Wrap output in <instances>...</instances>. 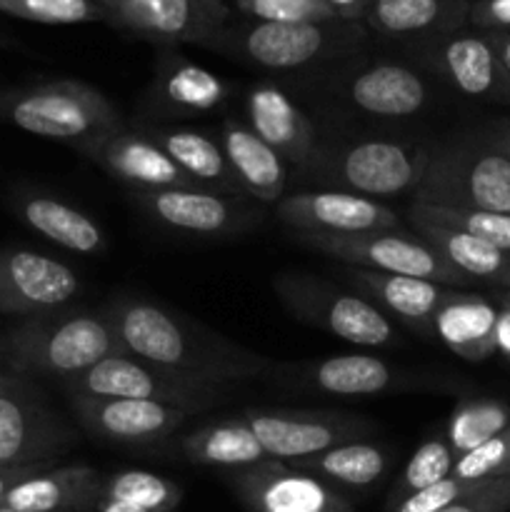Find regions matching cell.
Instances as JSON below:
<instances>
[{"label": "cell", "instance_id": "cell-30", "mask_svg": "<svg viewBox=\"0 0 510 512\" xmlns=\"http://www.w3.org/2000/svg\"><path fill=\"white\" fill-rule=\"evenodd\" d=\"M150 135L200 188L215 190V193H238L240 190L238 180L230 173L220 140L188 128L153 130Z\"/></svg>", "mask_w": 510, "mask_h": 512}, {"label": "cell", "instance_id": "cell-22", "mask_svg": "<svg viewBox=\"0 0 510 512\" xmlns=\"http://www.w3.org/2000/svg\"><path fill=\"white\" fill-rule=\"evenodd\" d=\"M248 128L285 163L308 165L315 155V128L300 105L273 83H260L245 95Z\"/></svg>", "mask_w": 510, "mask_h": 512}, {"label": "cell", "instance_id": "cell-13", "mask_svg": "<svg viewBox=\"0 0 510 512\" xmlns=\"http://www.w3.org/2000/svg\"><path fill=\"white\" fill-rule=\"evenodd\" d=\"M233 18L228 0H115L108 23L160 45L210 48Z\"/></svg>", "mask_w": 510, "mask_h": 512}, {"label": "cell", "instance_id": "cell-3", "mask_svg": "<svg viewBox=\"0 0 510 512\" xmlns=\"http://www.w3.org/2000/svg\"><path fill=\"white\" fill-rule=\"evenodd\" d=\"M0 115L25 133L65 143L83 155L125 125L98 88L70 78L3 93Z\"/></svg>", "mask_w": 510, "mask_h": 512}, {"label": "cell", "instance_id": "cell-7", "mask_svg": "<svg viewBox=\"0 0 510 512\" xmlns=\"http://www.w3.org/2000/svg\"><path fill=\"white\" fill-rule=\"evenodd\" d=\"M273 288L295 318L325 330L333 338L363 348L398 343V333L388 315L358 290H345L313 275H280Z\"/></svg>", "mask_w": 510, "mask_h": 512}, {"label": "cell", "instance_id": "cell-27", "mask_svg": "<svg viewBox=\"0 0 510 512\" xmlns=\"http://www.w3.org/2000/svg\"><path fill=\"white\" fill-rule=\"evenodd\" d=\"M300 383L335 398H365L383 395L400 383L398 368L368 353L330 355L305 365Z\"/></svg>", "mask_w": 510, "mask_h": 512}, {"label": "cell", "instance_id": "cell-39", "mask_svg": "<svg viewBox=\"0 0 510 512\" xmlns=\"http://www.w3.org/2000/svg\"><path fill=\"white\" fill-rule=\"evenodd\" d=\"M230 10L258 23H333L340 20L323 0H228Z\"/></svg>", "mask_w": 510, "mask_h": 512}, {"label": "cell", "instance_id": "cell-38", "mask_svg": "<svg viewBox=\"0 0 510 512\" xmlns=\"http://www.w3.org/2000/svg\"><path fill=\"white\" fill-rule=\"evenodd\" d=\"M453 465H455V453L450 450L445 435L425 440V443L410 455L408 463H405L403 473H400L398 483H395L393 493H390L388 508L390 505L400 503V500H405L408 495L420 493V490L450 478Z\"/></svg>", "mask_w": 510, "mask_h": 512}, {"label": "cell", "instance_id": "cell-41", "mask_svg": "<svg viewBox=\"0 0 510 512\" xmlns=\"http://www.w3.org/2000/svg\"><path fill=\"white\" fill-rule=\"evenodd\" d=\"M485 483L488 480H458L450 475V478L440 480V483L430 485V488L408 495L400 503L390 505L388 512H438L448 508V505L458 503V500H463L465 495L480 490Z\"/></svg>", "mask_w": 510, "mask_h": 512}, {"label": "cell", "instance_id": "cell-52", "mask_svg": "<svg viewBox=\"0 0 510 512\" xmlns=\"http://www.w3.org/2000/svg\"><path fill=\"white\" fill-rule=\"evenodd\" d=\"M98 3H103V5H105V8H110V5H113V3H115V0H98Z\"/></svg>", "mask_w": 510, "mask_h": 512}, {"label": "cell", "instance_id": "cell-25", "mask_svg": "<svg viewBox=\"0 0 510 512\" xmlns=\"http://www.w3.org/2000/svg\"><path fill=\"white\" fill-rule=\"evenodd\" d=\"M218 140L240 190L260 203H278L283 198L285 183H288L285 160L268 143H263L248 125L238 120H225Z\"/></svg>", "mask_w": 510, "mask_h": 512}, {"label": "cell", "instance_id": "cell-12", "mask_svg": "<svg viewBox=\"0 0 510 512\" xmlns=\"http://www.w3.org/2000/svg\"><path fill=\"white\" fill-rule=\"evenodd\" d=\"M420 63L440 75L450 88L473 100L510 105V73L493 40L470 25L415 48Z\"/></svg>", "mask_w": 510, "mask_h": 512}, {"label": "cell", "instance_id": "cell-32", "mask_svg": "<svg viewBox=\"0 0 510 512\" xmlns=\"http://www.w3.org/2000/svg\"><path fill=\"white\" fill-rule=\"evenodd\" d=\"M155 90L165 105L185 113H210L228 98V85L218 73L175 53L160 58L155 68Z\"/></svg>", "mask_w": 510, "mask_h": 512}, {"label": "cell", "instance_id": "cell-11", "mask_svg": "<svg viewBox=\"0 0 510 512\" xmlns=\"http://www.w3.org/2000/svg\"><path fill=\"white\" fill-rule=\"evenodd\" d=\"M240 418L253 430L265 455L280 463H293L335 445L363 440L375 430L373 423L360 415L333 410H245Z\"/></svg>", "mask_w": 510, "mask_h": 512}, {"label": "cell", "instance_id": "cell-5", "mask_svg": "<svg viewBox=\"0 0 510 512\" xmlns=\"http://www.w3.org/2000/svg\"><path fill=\"white\" fill-rule=\"evenodd\" d=\"M430 153L408 140H355L338 148L315 150L308 165L320 183L330 190L363 195V198H395L420 188Z\"/></svg>", "mask_w": 510, "mask_h": 512}, {"label": "cell", "instance_id": "cell-44", "mask_svg": "<svg viewBox=\"0 0 510 512\" xmlns=\"http://www.w3.org/2000/svg\"><path fill=\"white\" fill-rule=\"evenodd\" d=\"M340 20H353V23H363L365 13L370 8V0H323Z\"/></svg>", "mask_w": 510, "mask_h": 512}, {"label": "cell", "instance_id": "cell-45", "mask_svg": "<svg viewBox=\"0 0 510 512\" xmlns=\"http://www.w3.org/2000/svg\"><path fill=\"white\" fill-rule=\"evenodd\" d=\"M480 138L485 140V143L495 145V148H500L503 153L510 155V118L508 120H498V123L488 125V128L483 130V135Z\"/></svg>", "mask_w": 510, "mask_h": 512}, {"label": "cell", "instance_id": "cell-10", "mask_svg": "<svg viewBox=\"0 0 510 512\" xmlns=\"http://www.w3.org/2000/svg\"><path fill=\"white\" fill-rule=\"evenodd\" d=\"M295 240L310 250L338 258L353 268L378 270L390 275L433 280L440 285H463L468 280L455 273L423 238L403 230H373L358 235H325V233H293Z\"/></svg>", "mask_w": 510, "mask_h": 512}, {"label": "cell", "instance_id": "cell-50", "mask_svg": "<svg viewBox=\"0 0 510 512\" xmlns=\"http://www.w3.org/2000/svg\"><path fill=\"white\" fill-rule=\"evenodd\" d=\"M498 305H500V308H508L510 310V290H505V293L498 295Z\"/></svg>", "mask_w": 510, "mask_h": 512}, {"label": "cell", "instance_id": "cell-9", "mask_svg": "<svg viewBox=\"0 0 510 512\" xmlns=\"http://www.w3.org/2000/svg\"><path fill=\"white\" fill-rule=\"evenodd\" d=\"M70 443V428L25 375H0V470L43 468Z\"/></svg>", "mask_w": 510, "mask_h": 512}, {"label": "cell", "instance_id": "cell-40", "mask_svg": "<svg viewBox=\"0 0 510 512\" xmlns=\"http://www.w3.org/2000/svg\"><path fill=\"white\" fill-rule=\"evenodd\" d=\"M450 475L458 480L510 478V428H505L503 433L478 445L470 453L460 455Z\"/></svg>", "mask_w": 510, "mask_h": 512}, {"label": "cell", "instance_id": "cell-29", "mask_svg": "<svg viewBox=\"0 0 510 512\" xmlns=\"http://www.w3.org/2000/svg\"><path fill=\"white\" fill-rule=\"evenodd\" d=\"M20 218L35 233L48 238L50 243L60 245V248L70 250V253L98 255L108 245L103 228L90 215L58 198L33 195V198L23 200L20 203Z\"/></svg>", "mask_w": 510, "mask_h": 512}, {"label": "cell", "instance_id": "cell-23", "mask_svg": "<svg viewBox=\"0 0 510 512\" xmlns=\"http://www.w3.org/2000/svg\"><path fill=\"white\" fill-rule=\"evenodd\" d=\"M345 278L360 295L378 305L385 315L403 320L405 325L423 335H433L435 313L453 293L450 288L433 283V280L378 273V270L353 268V265L345 270Z\"/></svg>", "mask_w": 510, "mask_h": 512}, {"label": "cell", "instance_id": "cell-46", "mask_svg": "<svg viewBox=\"0 0 510 512\" xmlns=\"http://www.w3.org/2000/svg\"><path fill=\"white\" fill-rule=\"evenodd\" d=\"M495 353H500L503 358L510 360V310L508 308H500L498 323H495Z\"/></svg>", "mask_w": 510, "mask_h": 512}, {"label": "cell", "instance_id": "cell-36", "mask_svg": "<svg viewBox=\"0 0 510 512\" xmlns=\"http://www.w3.org/2000/svg\"><path fill=\"white\" fill-rule=\"evenodd\" d=\"M100 500H113L143 512H175L183 500V488L148 470H123L103 480Z\"/></svg>", "mask_w": 510, "mask_h": 512}, {"label": "cell", "instance_id": "cell-43", "mask_svg": "<svg viewBox=\"0 0 510 512\" xmlns=\"http://www.w3.org/2000/svg\"><path fill=\"white\" fill-rule=\"evenodd\" d=\"M468 25L483 33H510V0H475L468 10Z\"/></svg>", "mask_w": 510, "mask_h": 512}, {"label": "cell", "instance_id": "cell-37", "mask_svg": "<svg viewBox=\"0 0 510 512\" xmlns=\"http://www.w3.org/2000/svg\"><path fill=\"white\" fill-rule=\"evenodd\" d=\"M0 13L40 25L108 23V8L98 0H0Z\"/></svg>", "mask_w": 510, "mask_h": 512}, {"label": "cell", "instance_id": "cell-2", "mask_svg": "<svg viewBox=\"0 0 510 512\" xmlns=\"http://www.w3.org/2000/svg\"><path fill=\"white\" fill-rule=\"evenodd\" d=\"M370 33L363 23L333 20V23H258L230 20L210 50L245 60L263 70L295 73L320 65H335L355 58L368 43Z\"/></svg>", "mask_w": 510, "mask_h": 512}, {"label": "cell", "instance_id": "cell-35", "mask_svg": "<svg viewBox=\"0 0 510 512\" xmlns=\"http://www.w3.org/2000/svg\"><path fill=\"white\" fill-rule=\"evenodd\" d=\"M505 428H510L508 403L498 398H473L460 403L450 413L445 440H448L450 450H453L455 460H458L460 455L488 443L490 438L503 433Z\"/></svg>", "mask_w": 510, "mask_h": 512}, {"label": "cell", "instance_id": "cell-49", "mask_svg": "<svg viewBox=\"0 0 510 512\" xmlns=\"http://www.w3.org/2000/svg\"><path fill=\"white\" fill-rule=\"evenodd\" d=\"M93 512H143V510L128 508V505L113 503V500H98V505H95Z\"/></svg>", "mask_w": 510, "mask_h": 512}, {"label": "cell", "instance_id": "cell-31", "mask_svg": "<svg viewBox=\"0 0 510 512\" xmlns=\"http://www.w3.org/2000/svg\"><path fill=\"white\" fill-rule=\"evenodd\" d=\"M418 238H423L455 273L463 275L465 280H488V283H500L505 268L510 263V255L483 240L465 235L460 230L445 228V225L433 223L425 218H410Z\"/></svg>", "mask_w": 510, "mask_h": 512}, {"label": "cell", "instance_id": "cell-4", "mask_svg": "<svg viewBox=\"0 0 510 512\" xmlns=\"http://www.w3.org/2000/svg\"><path fill=\"white\" fill-rule=\"evenodd\" d=\"M125 353L105 313L55 310L28 318L10 338L15 373H38L65 383L110 355Z\"/></svg>", "mask_w": 510, "mask_h": 512}, {"label": "cell", "instance_id": "cell-19", "mask_svg": "<svg viewBox=\"0 0 510 512\" xmlns=\"http://www.w3.org/2000/svg\"><path fill=\"white\" fill-rule=\"evenodd\" d=\"M85 158L95 160L118 183L133 188V193L198 185L155 143L153 135L143 130H130L125 125L105 135Z\"/></svg>", "mask_w": 510, "mask_h": 512}, {"label": "cell", "instance_id": "cell-17", "mask_svg": "<svg viewBox=\"0 0 510 512\" xmlns=\"http://www.w3.org/2000/svg\"><path fill=\"white\" fill-rule=\"evenodd\" d=\"M340 93L353 108L375 118H410L430 103V83L413 65L398 60H345Z\"/></svg>", "mask_w": 510, "mask_h": 512}, {"label": "cell", "instance_id": "cell-15", "mask_svg": "<svg viewBox=\"0 0 510 512\" xmlns=\"http://www.w3.org/2000/svg\"><path fill=\"white\" fill-rule=\"evenodd\" d=\"M280 223L293 233L358 235L398 228V213L380 200L345 190H308L283 195L275 205Z\"/></svg>", "mask_w": 510, "mask_h": 512}, {"label": "cell", "instance_id": "cell-51", "mask_svg": "<svg viewBox=\"0 0 510 512\" xmlns=\"http://www.w3.org/2000/svg\"><path fill=\"white\" fill-rule=\"evenodd\" d=\"M498 285H503L505 290H510V263H508V268H505L503 278H500V283H498Z\"/></svg>", "mask_w": 510, "mask_h": 512}, {"label": "cell", "instance_id": "cell-28", "mask_svg": "<svg viewBox=\"0 0 510 512\" xmlns=\"http://www.w3.org/2000/svg\"><path fill=\"white\" fill-rule=\"evenodd\" d=\"M178 453L188 463L208 468L243 470L268 460L258 438L243 418H230L223 423H210L178 440Z\"/></svg>", "mask_w": 510, "mask_h": 512}, {"label": "cell", "instance_id": "cell-53", "mask_svg": "<svg viewBox=\"0 0 510 512\" xmlns=\"http://www.w3.org/2000/svg\"><path fill=\"white\" fill-rule=\"evenodd\" d=\"M0 512H20V510H13V508H5V505H0Z\"/></svg>", "mask_w": 510, "mask_h": 512}, {"label": "cell", "instance_id": "cell-16", "mask_svg": "<svg viewBox=\"0 0 510 512\" xmlns=\"http://www.w3.org/2000/svg\"><path fill=\"white\" fill-rule=\"evenodd\" d=\"M230 483L250 512H353V505L323 480L280 460L230 470Z\"/></svg>", "mask_w": 510, "mask_h": 512}, {"label": "cell", "instance_id": "cell-21", "mask_svg": "<svg viewBox=\"0 0 510 512\" xmlns=\"http://www.w3.org/2000/svg\"><path fill=\"white\" fill-rule=\"evenodd\" d=\"M470 0H370L363 25L368 33L423 45L468 25Z\"/></svg>", "mask_w": 510, "mask_h": 512}, {"label": "cell", "instance_id": "cell-6", "mask_svg": "<svg viewBox=\"0 0 510 512\" xmlns=\"http://www.w3.org/2000/svg\"><path fill=\"white\" fill-rule=\"evenodd\" d=\"M415 195L510 215V155L483 138L443 145L430 153Z\"/></svg>", "mask_w": 510, "mask_h": 512}, {"label": "cell", "instance_id": "cell-24", "mask_svg": "<svg viewBox=\"0 0 510 512\" xmlns=\"http://www.w3.org/2000/svg\"><path fill=\"white\" fill-rule=\"evenodd\" d=\"M100 490L103 475L98 470L90 465H65L20 480L0 505L20 512H93Z\"/></svg>", "mask_w": 510, "mask_h": 512}, {"label": "cell", "instance_id": "cell-48", "mask_svg": "<svg viewBox=\"0 0 510 512\" xmlns=\"http://www.w3.org/2000/svg\"><path fill=\"white\" fill-rule=\"evenodd\" d=\"M490 40H493L495 50H498L500 60H503L505 70L510 73V33H488Z\"/></svg>", "mask_w": 510, "mask_h": 512}, {"label": "cell", "instance_id": "cell-1", "mask_svg": "<svg viewBox=\"0 0 510 512\" xmlns=\"http://www.w3.org/2000/svg\"><path fill=\"white\" fill-rule=\"evenodd\" d=\"M125 353L180 378L230 388L278 370L265 355L208 333L145 298H120L103 310Z\"/></svg>", "mask_w": 510, "mask_h": 512}, {"label": "cell", "instance_id": "cell-18", "mask_svg": "<svg viewBox=\"0 0 510 512\" xmlns=\"http://www.w3.org/2000/svg\"><path fill=\"white\" fill-rule=\"evenodd\" d=\"M70 408L90 438L115 445L163 443L190 418L185 410L153 400L70 398Z\"/></svg>", "mask_w": 510, "mask_h": 512}, {"label": "cell", "instance_id": "cell-47", "mask_svg": "<svg viewBox=\"0 0 510 512\" xmlns=\"http://www.w3.org/2000/svg\"><path fill=\"white\" fill-rule=\"evenodd\" d=\"M43 468H20V470H0V503H3V498L8 495V490L13 488V485H18L20 480L30 478V475L40 473Z\"/></svg>", "mask_w": 510, "mask_h": 512}, {"label": "cell", "instance_id": "cell-33", "mask_svg": "<svg viewBox=\"0 0 510 512\" xmlns=\"http://www.w3.org/2000/svg\"><path fill=\"white\" fill-rule=\"evenodd\" d=\"M293 468L320 480L348 485V488H368L388 473L390 453L383 445L353 440V443L335 445V448L310 455V458L293 460Z\"/></svg>", "mask_w": 510, "mask_h": 512}, {"label": "cell", "instance_id": "cell-26", "mask_svg": "<svg viewBox=\"0 0 510 512\" xmlns=\"http://www.w3.org/2000/svg\"><path fill=\"white\" fill-rule=\"evenodd\" d=\"M498 305L480 295L450 293L433 318V335L458 358L483 363L495 353V323Z\"/></svg>", "mask_w": 510, "mask_h": 512}, {"label": "cell", "instance_id": "cell-54", "mask_svg": "<svg viewBox=\"0 0 510 512\" xmlns=\"http://www.w3.org/2000/svg\"><path fill=\"white\" fill-rule=\"evenodd\" d=\"M470 3H475V0H470Z\"/></svg>", "mask_w": 510, "mask_h": 512}, {"label": "cell", "instance_id": "cell-8", "mask_svg": "<svg viewBox=\"0 0 510 512\" xmlns=\"http://www.w3.org/2000/svg\"><path fill=\"white\" fill-rule=\"evenodd\" d=\"M60 385L68 398L153 400V403L173 405L190 415L215 408L230 395V388H223V385L198 383V380L165 373L130 353L110 355L80 373L78 378L65 380Z\"/></svg>", "mask_w": 510, "mask_h": 512}, {"label": "cell", "instance_id": "cell-14", "mask_svg": "<svg viewBox=\"0 0 510 512\" xmlns=\"http://www.w3.org/2000/svg\"><path fill=\"white\" fill-rule=\"evenodd\" d=\"M73 268L23 248L0 250V313L38 318L55 313L80 295Z\"/></svg>", "mask_w": 510, "mask_h": 512}, {"label": "cell", "instance_id": "cell-42", "mask_svg": "<svg viewBox=\"0 0 510 512\" xmlns=\"http://www.w3.org/2000/svg\"><path fill=\"white\" fill-rule=\"evenodd\" d=\"M510 510V478L488 480L480 490L465 495L458 503L438 512H508Z\"/></svg>", "mask_w": 510, "mask_h": 512}, {"label": "cell", "instance_id": "cell-34", "mask_svg": "<svg viewBox=\"0 0 510 512\" xmlns=\"http://www.w3.org/2000/svg\"><path fill=\"white\" fill-rule=\"evenodd\" d=\"M408 215L410 218L433 220V223L445 225V228L473 235V238L483 240V243L510 255V215L505 213H490V210L465 208V205L435 203V200L413 195Z\"/></svg>", "mask_w": 510, "mask_h": 512}, {"label": "cell", "instance_id": "cell-20", "mask_svg": "<svg viewBox=\"0 0 510 512\" xmlns=\"http://www.w3.org/2000/svg\"><path fill=\"white\" fill-rule=\"evenodd\" d=\"M138 208L155 223L190 235H225L243 228L250 215L223 193L200 188H165L133 193Z\"/></svg>", "mask_w": 510, "mask_h": 512}]
</instances>
